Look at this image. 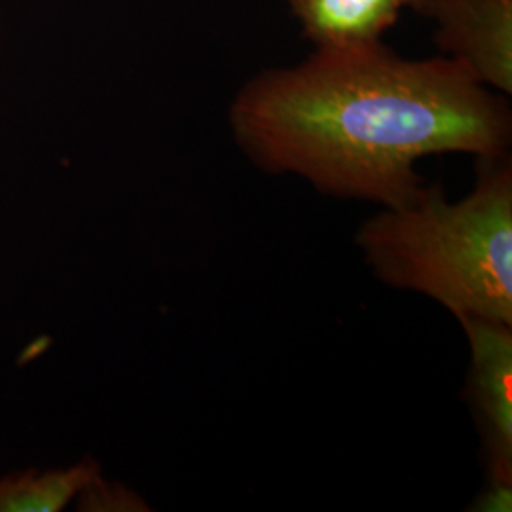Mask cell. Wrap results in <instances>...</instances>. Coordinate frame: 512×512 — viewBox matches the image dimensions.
Wrapping results in <instances>:
<instances>
[{"mask_svg":"<svg viewBox=\"0 0 512 512\" xmlns=\"http://www.w3.org/2000/svg\"><path fill=\"white\" fill-rule=\"evenodd\" d=\"M418 0H289L304 37L315 48L382 42L403 10Z\"/></svg>","mask_w":512,"mask_h":512,"instance_id":"obj_5","label":"cell"},{"mask_svg":"<svg viewBox=\"0 0 512 512\" xmlns=\"http://www.w3.org/2000/svg\"><path fill=\"white\" fill-rule=\"evenodd\" d=\"M471 363L465 403L480 439L488 482L512 484V325L459 317Z\"/></svg>","mask_w":512,"mask_h":512,"instance_id":"obj_3","label":"cell"},{"mask_svg":"<svg viewBox=\"0 0 512 512\" xmlns=\"http://www.w3.org/2000/svg\"><path fill=\"white\" fill-rule=\"evenodd\" d=\"M414 10L435 23V42L480 84L512 93V0H418Z\"/></svg>","mask_w":512,"mask_h":512,"instance_id":"obj_4","label":"cell"},{"mask_svg":"<svg viewBox=\"0 0 512 512\" xmlns=\"http://www.w3.org/2000/svg\"><path fill=\"white\" fill-rule=\"evenodd\" d=\"M228 126L243 156L336 200L399 207L425 188L427 156L511 154L512 110L452 57L406 59L384 42L315 48L249 78Z\"/></svg>","mask_w":512,"mask_h":512,"instance_id":"obj_1","label":"cell"},{"mask_svg":"<svg viewBox=\"0 0 512 512\" xmlns=\"http://www.w3.org/2000/svg\"><path fill=\"white\" fill-rule=\"evenodd\" d=\"M99 478L101 467L95 459H84L69 469L4 476L0 478V512L65 511Z\"/></svg>","mask_w":512,"mask_h":512,"instance_id":"obj_6","label":"cell"},{"mask_svg":"<svg viewBox=\"0 0 512 512\" xmlns=\"http://www.w3.org/2000/svg\"><path fill=\"white\" fill-rule=\"evenodd\" d=\"M84 503H90L92 511H139L147 507H141L143 501L139 495L129 492L122 486H114L103 480V476L90 486L84 494L80 495Z\"/></svg>","mask_w":512,"mask_h":512,"instance_id":"obj_7","label":"cell"},{"mask_svg":"<svg viewBox=\"0 0 512 512\" xmlns=\"http://www.w3.org/2000/svg\"><path fill=\"white\" fill-rule=\"evenodd\" d=\"M511 505L512 484H505V482H488V480H486L482 492L473 499L469 511L511 512Z\"/></svg>","mask_w":512,"mask_h":512,"instance_id":"obj_8","label":"cell"},{"mask_svg":"<svg viewBox=\"0 0 512 512\" xmlns=\"http://www.w3.org/2000/svg\"><path fill=\"white\" fill-rule=\"evenodd\" d=\"M355 245L370 274L423 294L459 317L512 325V160L476 158L473 190L450 200L425 184L399 207H380Z\"/></svg>","mask_w":512,"mask_h":512,"instance_id":"obj_2","label":"cell"}]
</instances>
